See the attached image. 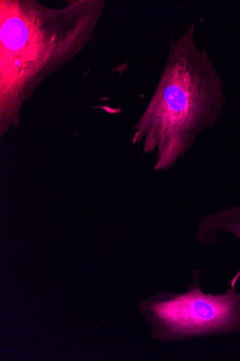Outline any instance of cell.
I'll return each mask as SVG.
<instances>
[{"label": "cell", "mask_w": 240, "mask_h": 361, "mask_svg": "<svg viewBox=\"0 0 240 361\" xmlns=\"http://www.w3.org/2000/svg\"><path fill=\"white\" fill-rule=\"evenodd\" d=\"M226 106L224 82L207 51H200L191 24L171 42L165 70L132 142L155 154L154 170L173 168L202 131L213 127Z\"/></svg>", "instance_id": "cell-1"}, {"label": "cell", "mask_w": 240, "mask_h": 361, "mask_svg": "<svg viewBox=\"0 0 240 361\" xmlns=\"http://www.w3.org/2000/svg\"><path fill=\"white\" fill-rule=\"evenodd\" d=\"M187 292H160L139 305L151 326V338L164 343L240 334V293L230 286L225 293H205L198 269L191 271Z\"/></svg>", "instance_id": "cell-2"}, {"label": "cell", "mask_w": 240, "mask_h": 361, "mask_svg": "<svg viewBox=\"0 0 240 361\" xmlns=\"http://www.w3.org/2000/svg\"><path fill=\"white\" fill-rule=\"evenodd\" d=\"M217 232L229 233L240 240V205L203 216L196 228V238L203 245H211L217 240ZM239 278L240 270L230 286H235Z\"/></svg>", "instance_id": "cell-3"}]
</instances>
